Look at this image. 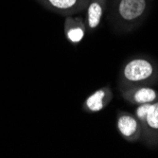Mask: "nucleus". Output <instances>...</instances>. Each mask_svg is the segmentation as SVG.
<instances>
[{
    "label": "nucleus",
    "instance_id": "obj_4",
    "mask_svg": "<svg viewBox=\"0 0 158 158\" xmlns=\"http://www.w3.org/2000/svg\"><path fill=\"white\" fill-rule=\"evenodd\" d=\"M142 134L141 139L149 147L158 146V99L151 103L146 117L140 123Z\"/></svg>",
    "mask_w": 158,
    "mask_h": 158
},
{
    "label": "nucleus",
    "instance_id": "obj_5",
    "mask_svg": "<svg viewBox=\"0 0 158 158\" xmlns=\"http://www.w3.org/2000/svg\"><path fill=\"white\" fill-rule=\"evenodd\" d=\"M122 98L128 103L139 105L152 103L158 99V91L151 85H134L119 89Z\"/></svg>",
    "mask_w": 158,
    "mask_h": 158
},
{
    "label": "nucleus",
    "instance_id": "obj_9",
    "mask_svg": "<svg viewBox=\"0 0 158 158\" xmlns=\"http://www.w3.org/2000/svg\"><path fill=\"white\" fill-rule=\"evenodd\" d=\"M107 8V0H90L85 8L84 21L88 32H94L100 26Z\"/></svg>",
    "mask_w": 158,
    "mask_h": 158
},
{
    "label": "nucleus",
    "instance_id": "obj_1",
    "mask_svg": "<svg viewBox=\"0 0 158 158\" xmlns=\"http://www.w3.org/2000/svg\"><path fill=\"white\" fill-rule=\"evenodd\" d=\"M152 0H110L107 19L118 32H130L146 20Z\"/></svg>",
    "mask_w": 158,
    "mask_h": 158
},
{
    "label": "nucleus",
    "instance_id": "obj_2",
    "mask_svg": "<svg viewBox=\"0 0 158 158\" xmlns=\"http://www.w3.org/2000/svg\"><path fill=\"white\" fill-rule=\"evenodd\" d=\"M158 81V64L148 57L136 56L128 60L118 75V89L134 85H152Z\"/></svg>",
    "mask_w": 158,
    "mask_h": 158
},
{
    "label": "nucleus",
    "instance_id": "obj_6",
    "mask_svg": "<svg viewBox=\"0 0 158 158\" xmlns=\"http://www.w3.org/2000/svg\"><path fill=\"white\" fill-rule=\"evenodd\" d=\"M50 11L62 16H72L84 12L90 0H37Z\"/></svg>",
    "mask_w": 158,
    "mask_h": 158
},
{
    "label": "nucleus",
    "instance_id": "obj_3",
    "mask_svg": "<svg viewBox=\"0 0 158 158\" xmlns=\"http://www.w3.org/2000/svg\"><path fill=\"white\" fill-rule=\"evenodd\" d=\"M117 129L120 136L130 143L140 141L142 129L134 114L118 110L117 113Z\"/></svg>",
    "mask_w": 158,
    "mask_h": 158
},
{
    "label": "nucleus",
    "instance_id": "obj_8",
    "mask_svg": "<svg viewBox=\"0 0 158 158\" xmlns=\"http://www.w3.org/2000/svg\"><path fill=\"white\" fill-rule=\"evenodd\" d=\"M64 31L66 40L71 45H79L84 39L85 34L87 32L84 18L75 15L65 16L64 23Z\"/></svg>",
    "mask_w": 158,
    "mask_h": 158
},
{
    "label": "nucleus",
    "instance_id": "obj_7",
    "mask_svg": "<svg viewBox=\"0 0 158 158\" xmlns=\"http://www.w3.org/2000/svg\"><path fill=\"white\" fill-rule=\"evenodd\" d=\"M114 95L110 85L97 89L84 99L82 110L88 114H96L104 110L113 100Z\"/></svg>",
    "mask_w": 158,
    "mask_h": 158
}]
</instances>
